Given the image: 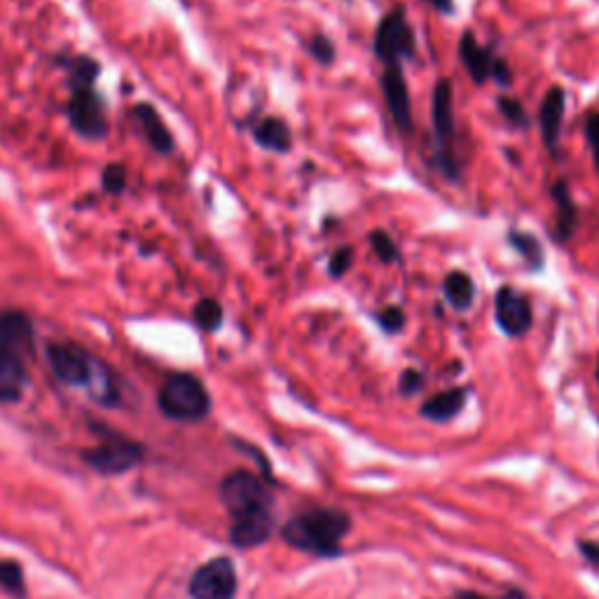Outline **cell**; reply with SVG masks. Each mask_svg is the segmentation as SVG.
Instances as JSON below:
<instances>
[{"label": "cell", "instance_id": "cell-1", "mask_svg": "<svg viewBox=\"0 0 599 599\" xmlns=\"http://www.w3.org/2000/svg\"><path fill=\"white\" fill-rule=\"evenodd\" d=\"M351 530V518L342 509H309L291 518L281 536L291 548L312 553L318 557H333L342 553V538Z\"/></svg>", "mask_w": 599, "mask_h": 599}, {"label": "cell", "instance_id": "cell-2", "mask_svg": "<svg viewBox=\"0 0 599 599\" xmlns=\"http://www.w3.org/2000/svg\"><path fill=\"white\" fill-rule=\"evenodd\" d=\"M91 428L101 436L97 447H89L83 453V461L101 476H124L145 459V447L137 440L122 436L120 431L106 424L94 422Z\"/></svg>", "mask_w": 599, "mask_h": 599}, {"label": "cell", "instance_id": "cell-3", "mask_svg": "<svg viewBox=\"0 0 599 599\" xmlns=\"http://www.w3.org/2000/svg\"><path fill=\"white\" fill-rule=\"evenodd\" d=\"M218 494L232 522L272 515V492L268 482L251 471H235L220 480Z\"/></svg>", "mask_w": 599, "mask_h": 599}, {"label": "cell", "instance_id": "cell-4", "mask_svg": "<svg viewBox=\"0 0 599 599\" xmlns=\"http://www.w3.org/2000/svg\"><path fill=\"white\" fill-rule=\"evenodd\" d=\"M162 415L176 422H202L211 412V396L199 378L190 372H176L168 378L157 396Z\"/></svg>", "mask_w": 599, "mask_h": 599}, {"label": "cell", "instance_id": "cell-5", "mask_svg": "<svg viewBox=\"0 0 599 599\" xmlns=\"http://www.w3.org/2000/svg\"><path fill=\"white\" fill-rule=\"evenodd\" d=\"M431 122H434V137H436V162L440 172L449 178L457 181L461 168L455 153L457 143V124H455V89L453 80L443 78L434 87V104H431Z\"/></svg>", "mask_w": 599, "mask_h": 599}, {"label": "cell", "instance_id": "cell-6", "mask_svg": "<svg viewBox=\"0 0 599 599\" xmlns=\"http://www.w3.org/2000/svg\"><path fill=\"white\" fill-rule=\"evenodd\" d=\"M374 54L386 66L403 64L417 56V35L412 29L407 12L403 6L393 8L389 14H384L374 31Z\"/></svg>", "mask_w": 599, "mask_h": 599}, {"label": "cell", "instance_id": "cell-7", "mask_svg": "<svg viewBox=\"0 0 599 599\" xmlns=\"http://www.w3.org/2000/svg\"><path fill=\"white\" fill-rule=\"evenodd\" d=\"M68 120L78 137L87 141H101L108 134V116L97 87H70Z\"/></svg>", "mask_w": 599, "mask_h": 599}, {"label": "cell", "instance_id": "cell-8", "mask_svg": "<svg viewBox=\"0 0 599 599\" xmlns=\"http://www.w3.org/2000/svg\"><path fill=\"white\" fill-rule=\"evenodd\" d=\"M239 590L237 569L230 557H214L193 574L187 592L193 599H235Z\"/></svg>", "mask_w": 599, "mask_h": 599}, {"label": "cell", "instance_id": "cell-9", "mask_svg": "<svg viewBox=\"0 0 599 599\" xmlns=\"http://www.w3.org/2000/svg\"><path fill=\"white\" fill-rule=\"evenodd\" d=\"M45 353H47V363L52 372L56 374V380L68 386H89L94 372H97V366H99V361L78 345L50 342Z\"/></svg>", "mask_w": 599, "mask_h": 599}, {"label": "cell", "instance_id": "cell-10", "mask_svg": "<svg viewBox=\"0 0 599 599\" xmlns=\"http://www.w3.org/2000/svg\"><path fill=\"white\" fill-rule=\"evenodd\" d=\"M494 318L509 337L527 335L534 324V309L527 295L513 286H501L494 297Z\"/></svg>", "mask_w": 599, "mask_h": 599}, {"label": "cell", "instance_id": "cell-11", "mask_svg": "<svg viewBox=\"0 0 599 599\" xmlns=\"http://www.w3.org/2000/svg\"><path fill=\"white\" fill-rule=\"evenodd\" d=\"M382 94L386 108L391 112L393 122L403 131V134H412V127H415V120H412V101H410V89L405 83V73L401 64L386 66L382 73Z\"/></svg>", "mask_w": 599, "mask_h": 599}, {"label": "cell", "instance_id": "cell-12", "mask_svg": "<svg viewBox=\"0 0 599 599\" xmlns=\"http://www.w3.org/2000/svg\"><path fill=\"white\" fill-rule=\"evenodd\" d=\"M565 106H567V94L562 87L553 85L546 97L541 101L538 108V129H541V139L543 145L548 148V153L557 157V148H559V131H562V120H565Z\"/></svg>", "mask_w": 599, "mask_h": 599}, {"label": "cell", "instance_id": "cell-13", "mask_svg": "<svg viewBox=\"0 0 599 599\" xmlns=\"http://www.w3.org/2000/svg\"><path fill=\"white\" fill-rule=\"evenodd\" d=\"M29 372L19 353L0 345V403H17L24 396Z\"/></svg>", "mask_w": 599, "mask_h": 599}, {"label": "cell", "instance_id": "cell-14", "mask_svg": "<svg viewBox=\"0 0 599 599\" xmlns=\"http://www.w3.org/2000/svg\"><path fill=\"white\" fill-rule=\"evenodd\" d=\"M131 116L139 122L145 141L150 143V148L155 150L160 155H172L174 153V134L168 131V127L164 124L162 116L155 110V106L150 104H137L134 110H131Z\"/></svg>", "mask_w": 599, "mask_h": 599}, {"label": "cell", "instance_id": "cell-15", "mask_svg": "<svg viewBox=\"0 0 599 599\" xmlns=\"http://www.w3.org/2000/svg\"><path fill=\"white\" fill-rule=\"evenodd\" d=\"M459 59L466 68V73L471 75V80L476 85H484L492 75V64H494V52L487 50L478 43V37L471 31H464L459 37Z\"/></svg>", "mask_w": 599, "mask_h": 599}, {"label": "cell", "instance_id": "cell-16", "mask_svg": "<svg viewBox=\"0 0 599 599\" xmlns=\"http://www.w3.org/2000/svg\"><path fill=\"white\" fill-rule=\"evenodd\" d=\"M33 340H35V330L29 314L19 309L0 312V345L12 351H19V349H31Z\"/></svg>", "mask_w": 599, "mask_h": 599}, {"label": "cell", "instance_id": "cell-17", "mask_svg": "<svg viewBox=\"0 0 599 599\" xmlns=\"http://www.w3.org/2000/svg\"><path fill=\"white\" fill-rule=\"evenodd\" d=\"M551 195H553V202H555V237L557 241H569L576 232V225H578V209H576V202L571 197V190H569V183L567 181H557L553 183L551 187Z\"/></svg>", "mask_w": 599, "mask_h": 599}, {"label": "cell", "instance_id": "cell-18", "mask_svg": "<svg viewBox=\"0 0 599 599\" xmlns=\"http://www.w3.org/2000/svg\"><path fill=\"white\" fill-rule=\"evenodd\" d=\"M466 396H468V391L461 389V386L440 391V393H436V396H431V399L420 407V415H422L424 420H428V422H436V424H443V422L455 420V417L459 415V412L464 410Z\"/></svg>", "mask_w": 599, "mask_h": 599}, {"label": "cell", "instance_id": "cell-19", "mask_svg": "<svg viewBox=\"0 0 599 599\" xmlns=\"http://www.w3.org/2000/svg\"><path fill=\"white\" fill-rule=\"evenodd\" d=\"M253 141L270 153L284 155L293 148V131L281 118H262L253 127Z\"/></svg>", "mask_w": 599, "mask_h": 599}, {"label": "cell", "instance_id": "cell-20", "mask_svg": "<svg viewBox=\"0 0 599 599\" xmlns=\"http://www.w3.org/2000/svg\"><path fill=\"white\" fill-rule=\"evenodd\" d=\"M443 293L447 297V303L453 305L457 312H466L468 307L473 305V300H476V284H473V279L468 276L466 272L455 270V272H449L445 276Z\"/></svg>", "mask_w": 599, "mask_h": 599}, {"label": "cell", "instance_id": "cell-21", "mask_svg": "<svg viewBox=\"0 0 599 599\" xmlns=\"http://www.w3.org/2000/svg\"><path fill=\"white\" fill-rule=\"evenodd\" d=\"M509 243L522 255V260L527 262V268L532 272H541L543 265H546V253H543L541 241L534 235L522 232V230H511Z\"/></svg>", "mask_w": 599, "mask_h": 599}, {"label": "cell", "instance_id": "cell-22", "mask_svg": "<svg viewBox=\"0 0 599 599\" xmlns=\"http://www.w3.org/2000/svg\"><path fill=\"white\" fill-rule=\"evenodd\" d=\"M59 64L68 70L70 87H91L94 83H97V75L101 70L99 64L89 59V56H85V54L62 56Z\"/></svg>", "mask_w": 599, "mask_h": 599}, {"label": "cell", "instance_id": "cell-23", "mask_svg": "<svg viewBox=\"0 0 599 599\" xmlns=\"http://www.w3.org/2000/svg\"><path fill=\"white\" fill-rule=\"evenodd\" d=\"M0 590L8 592L14 599H26V580L24 567L14 559L0 562Z\"/></svg>", "mask_w": 599, "mask_h": 599}, {"label": "cell", "instance_id": "cell-24", "mask_svg": "<svg viewBox=\"0 0 599 599\" xmlns=\"http://www.w3.org/2000/svg\"><path fill=\"white\" fill-rule=\"evenodd\" d=\"M193 316H195V324L202 330L216 333L222 326L225 312H222V305L218 303L216 297H202L199 303L195 305V309H193Z\"/></svg>", "mask_w": 599, "mask_h": 599}, {"label": "cell", "instance_id": "cell-25", "mask_svg": "<svg viewBox=\"0 0 599 599\" xmlns=\"http://www.w3.org/2000/svg\"><path fill=\"white\" fill-rule=\"evenodd\" d=\"M370 247L372 251L378 253V258L384 262V265H393V262L401 260L396 241L389 237V232L384 230H372L370 232Z\"/></svg>", "mask_w": 599, "mask_h": 599}, {"label": "cell", "instance_id": "cell-26", "mask_svg": "<svg viewBox=\"0 0 599 599\" xmlns=\"http://www.w3.org/2000/svg\"><path fill=\"white\" fill-rule=\"evenodd\" d=\"M307 50H309V54L314 56V62H316V64H322V66H333L335 56H337L335 43L330 41L328 35H324V33L312 35V41H309Z\"/></svg>", "mask_w": 599, "mask_h": 599}, {"label": "cell", "instance_id": "cell-27", "mask_svg": "<svg viewBox=\"0 0 599 599\" xmlns=\"http://www.w3.org/2000/svg\"><path fill=\"white\" fill-rule=\"evenodd\" d=\"M101 185L108 195H120L127 187V166L124 164H108L101 174Z\"/></svg>", "mask_w": 599, "mask_h": 599}, {"label": "cell", "instance_id": "cell-28", "mask_svg": "<svg viewBox=\"0 0 599 599\" xmlns=\"http://www.w3.org/2000/svg\"><path fill=\"white\" fill-rule=\"evenodd\" d=\"M497 108H499L501 116H503L505 120H509L513 127H520V129L530 127V116H527V110L522 108L520 101L509 99V97H499V99H497Z\"/></svg>", "mask_w": 599, "mask_h": 599}, {"label": "cell", "instance_id": "cell-29", "mask_svg": "<svg viewBox=\"0 0 599 599\" xmlns=\"http://www.w3.org/2000/svg\"><path fill=\"white\" fill-rule=\"evenodd\" d=\"M374 318H378L380 328H382L384 333H389V335L401 333L403 326H405V312H403L401 307H396V305L380 309L378 314H374Z\"/></svg>", "mask_w": 599, "mask_h": 599}, {"label": "cell", "instance_id": "cell-30", "mask_svg": "<svg viewBox=\"0 0 599 599\" xmlns=\"http://www.w3.org/2000/svg\"><path fill=\"white\" fill-rule=\"evenodd\" d=\"M353 255H356L353 247H340V249H337L330 255V260H328V274L333 279H342L351 270V265H353Z\"/></svg>", "mask_w": 599, "mask_h": 599}, {"label": "cell", "instance_id": "cell-31", "mask_svg": "<svg viewBox=\"0 0 599 599\" xmlns=\"http://www.w3.org/2000/svg\"><path fill=\"white\" fill-rule=\"evenodd\" d=\"M586 141H588L595 166L599 172V112H592V116H588V120H586Z\"/></svg>", "mask_w": 599, "mask_h": 599}, {"label": "cell", "instance_id": "cell-32", "mask_svg": "<svg viewBox=\"0 0 599 599\" xmlns=\"http://www.w3.org/2000/svg\"><path fill=\"white\" fill-rule=\"evenodd\" d=\"M424 386V374L415 368H407L401 374V393L403 396H415V393Z\"/></svg>", "mask_w": 599, "mask_h": 599}, {"label": "cell", "instance_id": "cell-33", "mask_svg": "<svg viewBox=\"0 0 599 599\" xmlns=\"http://www.w3.org/2000/svg\"><path fill=\"white\" fill-rule=\"evenodd\" d=\"M490 78L497 80V85H501V87H509L513 83V70L509 68V64L501 59V56H497V59H494Z\"/></svg>", "mask_w": 599, "mask_h": 599}, {"label": "cell", "instance_id": "cell-34", "mask_svg": "<svg viewBox=\"0 0 599 599\" xmlns=\"http://www.w3.org/2000/svg\"><path fill=\"white\" fill-rule=\"evenodd\" d=\"M580 553L588 557V562H592V565L599 567V543L584 541V543H580Z\"/></svg>", "mask_w": 599, "mask_h": 599}, {"label": "cell", "instance_id": "cell-35", "mask_svg": "<svg viewBox=\"0 0 599 599\" xmlns=\"http://www.w3.org/2000/svg\"><path fill=\"white\" fill-rule=\"evenodd\" d=\"M453 599H492V597H484V595H478V592H459V595H455ZM503 599H527V597H524V595L518 592V590H513V592L505 595Z\"/></svg>", "mask_w": 599, "mask_h": 599}, {"label": "cell", "instance_id": "cell-36", "mask_svg": "<svg viewBox=\"0 0 599 599\" xmlns=\"http://www.w3.org/2000/svg\"><path fill=\"white\" fill-rule=\"evenodd\" d=\"M426 3L443 14H453L455 10V0H426Z\"/></svg>", "mask_w": 599, "mask_h": 599}, {"label": "cell", "instance_id": "cell-37", "mask_svg": "<svg viewBox=\"0 0 599 599\" xmlns=\"http://www.w3.org/2000/svg\"><path fill=\"white\" fill-rule=\"evenodd\" d=\"M597 380H599V366H597Z\"/></svg>", "mask_w": 599, "mask_h": 599}]
</instances>
